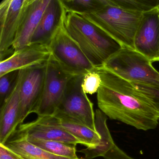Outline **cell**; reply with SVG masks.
<instances>
[{"label":"cell","mask_w":159,"mask_h":159,"mask_svg":"<svg viewBox=\"0 0 159 159\" xmlns=\"http://www.w3.org/2000/svg\"><path fill=\"white\" fill-rule=\"evenodd\" d=\"M95 70L102 80L97 95L98 106L107 117L139 130L156 128L159 121L157 113L131 83L105 70Z\"/></svg>","instance_id":"obj_1"},{"label":"cell","mask_w":159,"mask_h":159,"mask_svg":"<svg viewBox=\"0 0 159 159\" xmlns=\"http://www.w3.org/2000/svg\"><path fill=\"white\" fill-rule=\"evenodd\" d=\"M65 24L70 36L95 69L102 67L122 48L117 42L80 15L67 13Z\"/></svg>","instance_id":"obj_2"},{"label":"cell","mask_w":159,"mask_h":159,"mask_svg":"<svg viewBox=\"0 0 159 159\" xmlns=\"http://www.w3.org/2000/svg\"><path fill=\"white\" fill-rule=\"evenodd\" d=\"M143 15L118 7L111 0H105V5L98 11L80 15L112 38L122 48L135 50V36Z\"/></svg>","instance_id":"obj_3"},{"label":"cell","mask_w":159,"mask_h":159,"mask_svg":"<svg viewBox=\"0 0 159 159\" xmlns=\"http://www.w3.org/2000/svg\"><path fill=\"white\" fill-rule=\"evenodd\" d=\"M98 69L107 70L130 83L159 85V71L148 58L135 50L121 48Z\"/></svg>","instance_id":"obj_4"},{"label":"cell","mask_w":159,"mask_h":159,"mask_svg":"<svg viewBox=\"0 0 159 159\" xmlns=\"http://www.w3.org/2000/svg\"><path fill=\"white\" fill-rule=\"evenodd\" d=\"M65 22L48 45L51 55L72 76H85L95 71V68L68 32Z\"/></svg>","instance_id":"obj_5"},{"label":"cell","mask_w":159,"mask_h":159,"mask_svg":"<svg viewBox=\"0 0 159 159\" xmlns=\"http://www.w3.org/2000/svg\"><path fill=\"white\" fill-rule=\"evenodd\" d=\"M73 77L65 71L51 55L45 64L43 91L34 113L38 116H54L63 100L68 84Z\"/></svg>","instance_id":"obj_6"},{"label":"cell","mask_w":159,"mask_h":159,"mask_svg":"<svg viewBox=\"0 0 159 159\" xmlns=\"http://www.w3.org/2000/svg\"><path fill=\"white\" fill-rule=\"evenodd\" d=\"M84 76H74L70 80L64 98L55 114L66 115L97 132L93 104L81 87Z\"/></svg>","instance_id":"obj_7"},{"label":"cell","mask_w":159,"mask_h":159,"mask_svg":"<svg viewBox=\"0 0 159 159\" xmlns=\"http://www.w3.org/2000/svg\"><path fill=\"white\" fill-rule=\"evenodd\" d=\"M30 0H2L0 3V58L11 56Z\"/></svg>","instance_id":"obj_8"},{"label":"cell","mask_w":159,"mask_h":159,"mask_svg":"<svg viewBox=\"0 0 159 159\" xmlns=\"http://www.w3.org/2000/svg\"><path fill=\"white\" fill-rule=\"evenodd\" d=\"M45 64L23 70L19 92L18 125L30 114L34 113L39 105L44 85Z\"/></svg>","instance_id":"obj_9"},{"label":"cell","mask_w":159,"mask_h":159,"mask_svg":"<svg viewBox=\"0 0 159 159\" xmlns=\"http://www.w3.org/2000/svg\"><path fill=\"white\" fill-rule=\"evenodd\" d=\"M15 134L26 139L55 140L69 144H81L80 142L66 131L54 116H38L35 120L21 124Z\"/></svg>","instance_id":"obj_10"},{"label":"cell","mask_w":159,"mask_h":159,"mask_svg":"<svg viewBox=\"0 0 159 159\" xmlns=\"http://www.w3.org/2000/svg\"><path fill=\"white\" fill-rule=\"evenodd\" d=\"M135 51L152 63L159 62V9L143 14L134 39Z\"/></svg>","instance_id":"obj_11"},{"label":"cell","mask_w":159,"mask_h":159,"mask_svg":"<svg viewBox=\"0 0 159 159\" xmlns=\"http://www.w3.org/2000/svg\"><path fill=\"white\" fill-rule=\"evenodd\" d=\"M51 56L48 45L30 44L0 62V76L10 71L27 70L45 64Z\"/></svg>","instance_id":"obj_12"},{"label":"cell","mask_w":159,"mask_h":159,"mask_svg":"<svg viewBox=\"0 0 159 159\" xmlns=\"http://www.w3.org/2000/svg\"><path fill=\"white\" fill-rule=\"evenodd\" d=\"M67 13L62 0H51L33 34L30 44L49 45L65 22Z\"/></svg>","instance_id":"obj_13"},{"label":"cell","mask_w":159,"mask_h":159,"mask_svg":"<svg viewBox=\"0 0 159 159\" xmlns=\"http://www.w3.org/2000/svg\"><path fill=\"white\" fill-rule=\"evenodd\" d=\"M51 0H30L13 45L14 51L30 44L31 39Z\"/></svg>","instance_id":"obj_14"},{"label":"cell","mask_w":159,"mask_h":159,"mask_svg":"<svg viewBox=\"0 0 159 159\" xmlns=\"http://www.w3.org/2000/svg\"><path fill=\"white\" fill-rule=\"evenodd\" d=\"M23 70H20L18 82L9 98L1 107L0 144H5L15 134L18 126L19 114V92Z\"/></svg>","instance_id":"obj_15"},{"label":"cell","mask_w":159,"mask_h":159,"mask_svg":"<svg viewBox=\"0 0 159 159\" xmlns=\"http://www.w3.org/2000/svg\"><path fill=\"white\" fill-rule=\"evenodd\" d=\"M54 116L58 119L61 125L77 138L81 145L87 148H95L100 145L101 138L98 132L63 114L56 113Z\"/></svg>","instance_id":"obj_16"},{"label":"cell","mask_w":159,"mask_h":159,"mask_svg":"<svg viewBox=\"0 0 159 159\" xmlns=\"http://www.w3.org/2000/svg\"><path fill=\"white\" fill-rule=\"evenodd\" d=\"M4 145L25 159H74L50 153L31 144L25 137L16 134H14Z\"/></svg>","instance_id":"obj_17"},{"label":"cell","mask_w":159,"mask_h":159,"mask_svg":"<svg viewBox=\"0 0 159 159\" xmlns=\"http://www.w3.org/2000/svg\"><path fill=\"white\" fill-rule=\"evenodd\" d=\"M95 114L96 128L101 137V142L99 146L95 148H86L79 151V152L84 154L87 159L104 157L115 144L107 125V116L99 109H97Z\"/></svg>","instance_id":"obj_18"},{"label":"cell","mask_w":159,"mask_h":159,"mask_svg":"<svg viewBox=\"0 0 159 159\" xmlns=\"http://www.w3.org/2000/svg\"><path fill=\"white\" fill-rule=\"evenodd\" d=\"M27 139L31 144L55 155L70 159H79L76 154V145L38 139L30 138Z\"/></svg>","instance_id":"obj_19"},{"label":"cell","mask_w":159,"mask_h":159,"mask_svg":"<svg viewBox=\"0 0 159 159\" xmlns=\"http://www.w3.org/2000/svg\"><path fill=\"white\" fill-rule=\"evenodd\" d=\"M67 13L81 15L98 11L105 4V0H62Z\"/></svg>","instance_id":"obj_20"},{"label":"cell","mask_w":159,"mask_h":159,"mask_svg":"<svg viewBox=\"0 0 159 159\" xmlns=\"http://www.w3.org/2000/svg\"><path fill=\"white\" fill-rule=\"evenodd\" d=\"M136 91L151 106L159 119V85L143 83H131Z\"/></svg>","instance_id":"obj_21"},{"label":"cell","mask_w":159,"mask_h":159,"mask_svg":"<svg viewBox=\"0 0 159 159\" xmlns=\"http://www.w3.org/2000/svg\"><path fill=\"white\" fill-rule=\"evenodd\" d=\"M120 8L131 11L144 14L158 7L159 0H111Z\"/></svg>","instance_id":"obj_22"},{"label":"cell","mask_w":159,"mask_h":159,"mask_svg":"<svg viewBox=\"0 0 159 159\" xmlns=\"http://www.w3.org/2000/svg\"><path fill=\"white\" fill-rule=\"evenodd\" d=\"M20 70H13L0 76V107L4 104L14 90L19 80Z\"/></svg>","instance_id":"obj_23"},{"label":"cell","mask_w":159,"mask_h":159,"mask_svg":"<svg viewBox=\"0 0 159 159\" xmlns=\"http://www.w3.org/2000/svg\"><path fill=\"white\" fill-rule=\"evenodd\" d=\"M101 76L98 71H92L84 77L81 87L85 93L92 95L97 93L101 84Z\"/></svg>","instance_id":"obj_24"},{"label":"cell","mask_w":159,"mask_h":159,"mask_svg":"<svg viewBox=\"0 0 159 159\" xmlns=\"http://www.w3.org/2000/svg\"><path fill=\"white\" fill-rule=\"evenodd\" d=\"M103 157L105 159H134L127 155L115 144Z\"/></svg>","instance_id":"obj_25"},{"label":"cell","mask_w":159,"mask_h":159,"mask_svg":"<svg viewBox=\"0 0 159 159\" xmlns=\"http://www.w3.org/2000/svg\"><path fill=\"white\" fill-rule=\"evenodd\" d=\"M0 159H25L4 144H0Z\"/></svg>","instance_id":"obj_26"},{"label":"cell","mask_w":159,"mask_h":159,"mask_svg":"<svg viewBox=\"0 0 159 159\" xmlns=\"http://www.w3.org/2000/svg\"><path fill=\"white\" fill-rule=\"evenodd\" d=\"M158 8H159V5H158Z\"/></svg>","instance_id":"obj_27"}]
</instances>
